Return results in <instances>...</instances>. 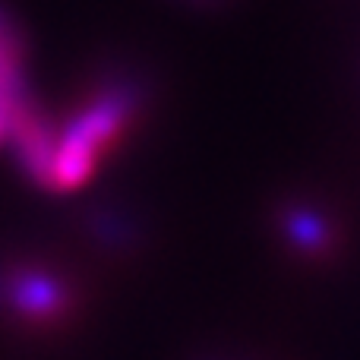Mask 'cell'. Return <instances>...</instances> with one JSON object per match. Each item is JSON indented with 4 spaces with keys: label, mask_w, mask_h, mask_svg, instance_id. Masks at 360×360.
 <instances>
[{
    "label": "cell",
    "mask_w": 360,
    "mask_h": 360,
    "mask_svg": "<svg viewBox=\"0 0 360 360\" xmlns=\"http://www.w3.org/2000/svg\"><path fill=\"white\" fill-rule=\"evenodd\" d=\"M143 95L133 82H108L95 89L79 111L57 127L51 186L54 193H76L98 174L101 162L120 146L136 117Z\"/></svg>",
    "instance_id": "cell-1"
},
{
    "label": "cell",
    "mask_w": 360,
    "mask_h": 360,
    "mask_svg": "<svg viewBox=\"0 0 360 360\" xmlns=\"http://www.w3.org/2000/svg\"><path fill=\"white\" fill-rule=\"evenodd\" d=\"M6 143L13 149V158L19 162V171L32 180L35 186H51V162H54V143H57V127L51 117L22 95L13 108L10 130H6Z\"/></svg>",
    "instance_id": "cell-2"
},
{
    "label": "cell",
    "mask_w": 360,
    "mask_h": 360,
    "mask_svg": "<svg viewBox=\"0 0 360 360\" xmlns=\"http://www.w3.org/2000/svg\"><path fill=\"white\" fill-rule=\"evenodd\" d=\"M67 288L44 272H16L6 281V300L25 316H51L67 307Z\"/></svg>",
    "instance_id": "cell-3"
},
{
    "label": "cell",
    "mask_w": 360,
    "mask_h": 360,
    "mask_svg": "<svg viewBox=\"0 0 360 360\" xmlns=\"http://www.w3.org/2000/svg\"><path fill=\"white\" fill-rule=\"evenodd\" d=\"M285 237L307 256H323L332 247V228L326 221L323 212L310 209V205H294L285 212Z\"/></svg>",
    "instance_id": "cell-4"
},
{
    "label": "cell",
    "mask_w": 360,
    "mask_h": 360,
    "mask_svg": "<svg viewBox=\"0 0 360 360\" xmlns=\"http://www.w3.org/2000/svg\"><path fill=\"white\" fill-rule=\"evenodd\" d=\"M22 98V95H19ZM19 98H0V146L6 143V130H10V117H13V108H16Z\"/></svg>",
    "instance_id": "cell-5"
},
{
    "label": "cell",
    "mask_w": 360,
    "mask_h": 360,
    "mask_svg": "<svg viewBox=\"0 0 360 360\" xmlns=\"http://www.w3.org/2000/svg\"><path fill=\"white\" fill-rule=\"evenodd\" d=\"M0 32H4V29H0Z\"/></svg>",
    "instance_id": "cell-6"
}]
</instances>
